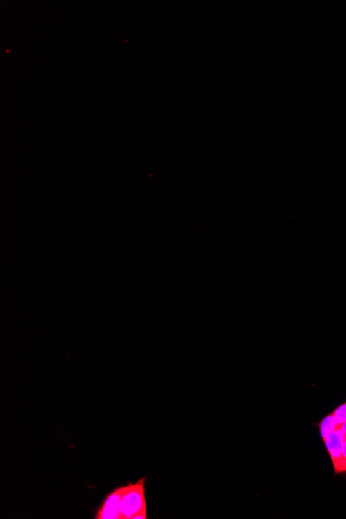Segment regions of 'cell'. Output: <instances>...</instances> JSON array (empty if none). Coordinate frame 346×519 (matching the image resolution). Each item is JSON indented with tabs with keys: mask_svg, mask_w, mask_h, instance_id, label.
Returning <instances> with one entry per match:
<instances>
[{
	"mask_svg": "<svg viewBox=\"0 0 346 519\" xmlns=\"http://www.w3.org/2000/svg\"><path fill=\"white\" fill-rule=\"evenodd\" d=\"M146 477L133 483L124 484L120 499L122 519H148V505L146 496Z\"/></svg>",
	"mask_w": 346,
	"mask_h": 519,
	"instance_id": "obj_1",
	"label": "cell"
},
{
	"mask_svg": "<svg viewBox=\"0 0 346 519\" xmlns=\"http://www.w3.org/2000/svg\"><path fill=\"white\" fill-rule=\"evenodd\" d=\"M124 485L118 486L109 492L101 505L95 510V519H122L120 515V499H122Z\"/></svg>",
	"mask_w": 346,
	"mask_h": 519,
	"instance_id": "obj_2",
	"label": "cell"
},
{
	"mask_svg": "<svg viewBox=\"0 0 346 519\" xmlns=\"http://www.w3.org/2000/svg\"><path fill=\"white\" fill-rule=\"evenodd\" d=\"M345 440L346 435L341 428L333 431L327 439L323 440L336 474H340L342 470L343 447Z\"/></svg>",
	"mask_w": 346,
	"mask_h": 519,
	"instance_id": "obj_3",
	"label": "cell"
},
{
	"mask_svg": "<svg viewBox=\"0 0 346 519\" xmlns=\"http://www.w3.org/2000/svg\"><path fill=\"white\" fill-rule=\"evenodd\" d=\"M338 429V425L335 421L334 416L331 413L328 415L323 421L319 423V433H321V439H327L328 435L333 432V431Z\"/></svg>",
	"mask_w": 346,
	"mask_h": 519,
	"instance_id": "obj_4",
	"label": "cell"
},
{
	"mask_svg": "<svg viewBox=\"0 0 346 519\" xmlns=\"http://www.w3.org/2000/svg\"><path fill=\"white\" fill-rule=\"evenodd\" d=\"M332 414L334 416L335 421L338 425V428H341L342 424L346 421V402L337 407Z\"/></svg>",
	"mask_w": 346,
	"mask_h": 519,
	"instance_id": "obj_5",
	"label": "cell"
},
{
	"mask_svg": "<svg viewBox=\"0 0 346 519\" xmlns=\"http://www.w3.org/2000/svg\"><path fill=\"white\" fill-rule=\"evenodd\" d=\"M346 472V440L345 442V447H343V464H342V470H341V473Z\"/></svg>",
	"mask_w": 346,
	"mask_h": 519,
	"instance_id": "obj_6",
	"label": "cell"
},
{
	"mask_svg": "<svg viewBox=\"0 0 346 519\" xmlns=\"http://www.w3.org/2000/svg\"><path fill=\"white\" fill-rule=\"evenodd\" d=\"M341 429H342L343 432L346 435V421L342 424V426H341Z\"/></svg>",
	"mask_w": 346,
	"mask_h": 519,
	"instance_id": "obj_7",
	"label": "cell"
}]
</instances>
